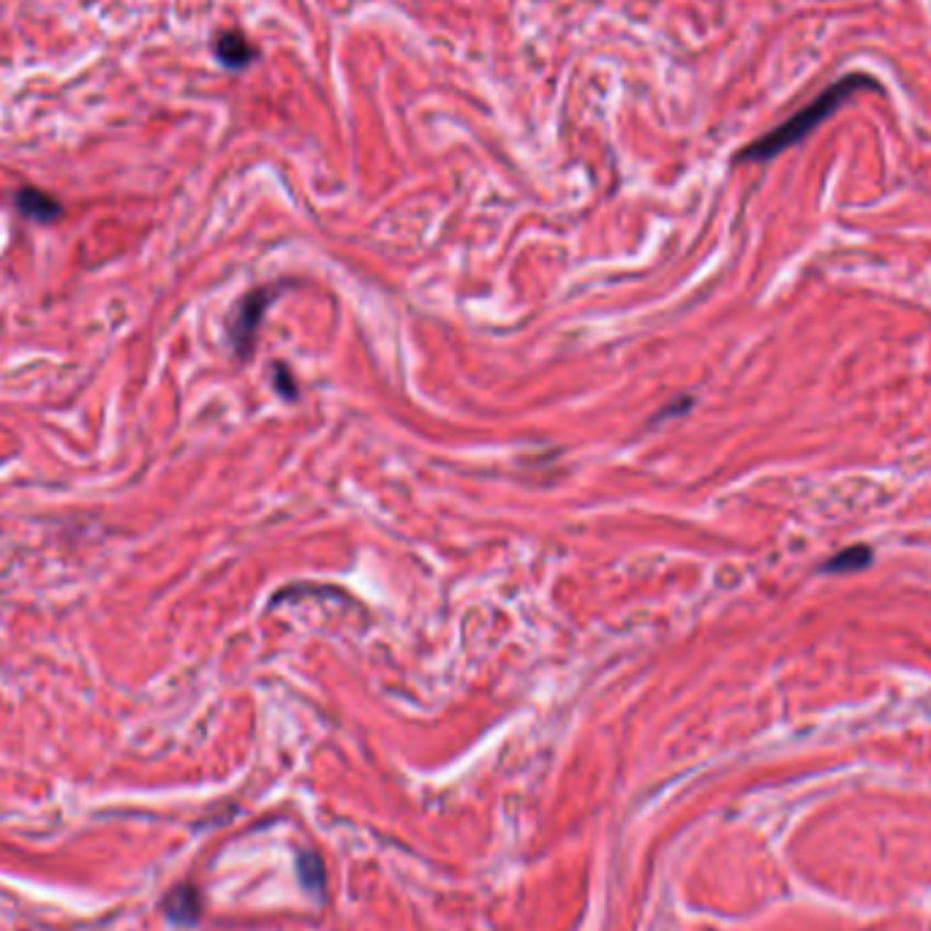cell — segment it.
I'll list each match as a JSON object with an SVG mask.
<instances>
[{
  "label": "cell",
  "mask_w": 931,
  "mask_h": 931,
  "mask_svg": "<svg viewBox=\"0 0 931 931\" xmlns=\"http://www.w3.org/2000/svg\"><path fill=\"white\" fill-rule=\"evenodd\" d=\"M200 912H202L200 894H196L194 888H178L169 894L167 916L172 918L174 923H196Z\"/></svg>",
  "instance_id": "5b68a950"
},
{
  "label": "cell",
  "mask_w": 931,
  "mask_h": 931,
  "mask_svg": "<svg viewBox=\"0 0 931 931\" xmlns=\"http://www.w3.org/2000/svg\"><path fill=\"white\" fill-rule=\"evenodd\" d=\"M264 303H268V297H264L262 292H253V295H248L246 300H242L240 306L235 308L232 327H229V332H232V341H235L237 352H246V349H248V341L253 338V327H257L259 316H262Z\"/></svg>",
  "instance_id": "7a4b0ae2"
},
{
  "label": "cell",
  "mask_w": 931,
  "mask_h": 931,
  "mask_svg": "<svg viewBox=\"0 0 931 931\" xmlns=\"http://www.w3.org/2000/svg\"><path fill=\"white\" fill-rule=\"evenodd\" d=\"M16 211H20L25 218H31V222H42V224H53L60 218L58 202H55L49 194H44V191H36V189H22L20 194H16Z\"/></svg>",
  "instance_id": "3957f363"
},
{
  "label": "cell",
  "mask_w": 931,
  "mask_h": 931,
  "mask_svg": "<svg viewBox=\"0 0 931 931\" xmlns=\"http://www.w3.org/2000/svg\"><path fill=\"white\" fill-rule=\"evenodd\" d=\"M216 55L224 66H229V69H246V66L253 60V55H257V49L251 47V42H248L242 33L229 31L218 36Z\"/></svg>",
  "instance_id": "277c9868"
},
{
  "label": "cell",
  "mask_w": 931,
  "mask_h": 931,
  "mask_svg": "<svg viewBox=\"0 0 931 931\" xmlns=\"http://www.w3.org/2000/svg\"><path fill=\"white\" fill-rule=\"evenodd\" d=\"M858 90H879V84L877 79L861 75V71L839 77L837 82L828 84L817 99H811L804 110H798L793 117L779 123L774 132L760 137L758 143L743 148V154L738 156V161H771V158L784 154V150H790L793 145H798L801 139L809 137V134L815 132L822 121H828V117H831L833 112H837L839 106L850 99V95L858 93Z\"/></svg>",
  "instance_id": "6da1fadb"
},
{
  "label": "cell",
  "mask_w": 931,
  "mask_h": 931,
  "mask_svg": "<svg viewBox=\"0 0 931 931\" xmlns=\"http://www.w3.org/2000/svg\"><path fill=\"white\" fill-rule=\"evenodd\" d=\"M297 874H300V883L306 885L308 894L319 896L321 890H325V883H327V879H325V863H321L319 855L310 853V850H306V853L297 855Z\"/></svg>",
  "instance_id": "8992f818"
},
{
  "label": "cell",
  "mask_w": 931,
  "mask_h": 931,
  "mask_svg": "<svg viewBox=\"0 0 931 931\" xmlns=\"http://www.w3.org/2000/svg\"><path fill=\"white\" fill-rule=\"evenodd\" d=\"M866 564H872V547L855 545V547H848V550L837 553V556L826 564V572H839V575L855 572V569H863Z\"/></svg>",
  "instance_id": "52a82bcc"
}]
</instances>
